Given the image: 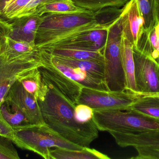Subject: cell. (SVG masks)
<instances>
[{"mask_svg":"<svg viewBox=\"0 0 159 159\" xmlns=\"http://www.w3.org/2000/svg\"><path fill=\"white\" fill-rule=\"evenodd\" d=\"M43 80L47 86V91L38 103L45 123L71 143L89 147L99 135V130L93 120L86 124L78 123L75 118V105L53 85Z\"/></svg>","mask_w":159,"mask_h":159,"instance_id":"cell-1","label":"cell"},{"mask_svg":"<svg viewBox=\"0 0 159 159\" xmlns=\"http://www.w3.org/2000/svg\"><path fill=\"white\" fill-rule=\"evenodd\" d=\"M109 27L98 23L94 12L46 14L41 16L35 44L37 49L49 46L86 32Z\"/></svg>","mask_w":159,"mask_h":159,"instance_id":"cell-2","label":"cell"},{"mask_svg":"<svg viewBox=\"0 0 159 159\" xmlns=\"http://www.w3.org/2000/svg\"><path fill=\"white\" fill-rule=\"evenodd\" d=\"M12 142L24 150H30L45 159H50L53 147L81 150L79 146L64 139L45 124L30 125L13 129Z\"/></svg>","mask_w":159,"mask_h":159,"instance_id":"cell-3","label":"cell"},{"mask_svg":"<svg viewBox=\"0 0 159 159\" xmlns=\"http://www.w3.org/2000/svg\"><path fill=\"white\" fill-rule=\"evenodd\" d=\"M93 119L101 131L142 132L159 129V119L132 110L93 111Z\"/></svg>","mask_w":159,"mask_h":159,"instance_id":"cell-4","label":"cell"},{"mask_svg":"<svg viewBox=\"0 0 159 159\" xmlns=\"http://www.w3.org/2000/svg\"><path fill=\"white\" fill-rule=\"evenodd\" d=\"M121 35L122 27L120 16L107 29V37L103 51L105 82L110 91L126 90L120 54Z\"/></svg>","mask_w":159,"mask_h":159,"instance_id":"cell-5","label":"cell"},{"mask_svg":"<svg viewBox=\"0 0 159 159\" xmlns=\"http://www.w3.org/2000/svg\"><path fill=\"white\" fill-rule=\"evenodd\" d=\"M141 96V93L129 91L99 90L83 87L80 91L77 105H86L93 111H127Z\"/></svg>","mask_w":159,"mask_h":159,"instance_id":"cell-6","label":"cell"},{"mask_svg":"<svg viewBox=\"0 0 159 159\" xmlns=\"http://www.w3.org/2000/svg\"><path fill=\"white\" fill-rule=\"evenodd\" d=\"M42 66L38 54L14 58L0 56V105L16 81Z\"/></svg>","mask_w":159,"mask_h":159,"instance_id":"cell-7","label":"cell"},{"mask_svg":"<svg viewBox=\"0 0 159 159\" xmlns=\"http://www.w3.org/2000/svg\"><path fill=\"white\" fill-rule=\"evenodd\" d=\"M134 74L138 92L159 93V64L156 60L134 49Z\"/></svg>","mask_w":159,"mask_h":159,"instance_id":"cell-8","label":"cell"},{"mask_svg":"<svg viewBox=\"0 0 159 159\" xmlns=\"http://www.w3.org/2000/svg\"><path fill=\"white\" fill-rule=\"evenodd\" d=\"M38 55L42 66L54 68L83 87L99 90L108 91L104 81L90 75L79 68L57 60L45 50L38 49Z\"/></svg>","mask_w":159,"mask_h":159,"instance_id":"cell-9","label":"cell"},{"mask_svg":"<svg viewBox=\"0 0 159 159\" xmlns=\"http://www.w3.org/2000/svg\"><path fill=\"white\" fill-rule=\"evenodd\" d=\"M5 100L21 111L31 125L45 124L38 101L24 88L18 80L10 88Z\"/></svg>","mask_w":159,"mask_h":159,"instance_id":"cell-10","label":"cell"},{"mask_svg":"<svg viewBox=\"0 0 159 159\" xmlns=\"http://www.w3.org/2000/svg\"><path fill=\"white\" fill-rule=\"evenodd\" d=\"M121 9L122 33L132 44L133 48H136L144 30V20L137 0H129Z\"/></svg>","mask_w":159,"mask_h":159,"instance_id":"cell-11","label":"cell"},{"mask_svg":"<svg viewBox=\"0 0 159 159\" xmlns=\"http://www.w3.org/2000/svg\"><path fill=\"white\" fill-rule=\"evenodd\" d=\"M107 34V29L94 30L83 33L69 40L44 47L76 49L103 53Z\"/></svg>","mask_w":159,"mask_h":159,"instance_id":"cell-12","label":"cell"},{"mask_svg":"<svg viewBox=\"0 0 159 159\" xmlns=\"http://www.w3.org/2000/svg\"><path fill=\"white\" fill-rule=\"evenodd\" d=\"M43 80L54 86L72 103L76 105L83 86L68 78L57 70L49 67L39 68Z\"/></svg>","mask_w":159,"mask_h":159,"instance_id":"cell-13","label":"cell"},{"mask_svg":"<svg viewBox=\"0 0 159 159\" xmlns=\"http://www.w3.org/2000/svg\"><path fill=\"white\" fill-rule=\"evenodd\" d=\"M116 143L122 147H147L159 148V129L142 132L110 131Z\"/></svg>","mask_w":159,"mask_h":159,"instance_id":"cell-14","label":"cell"},{"mask_svg":"<svg viewBox=\"0 0 159 159\" xmlns=\"http://www.w3.org/2000/svg\"><path fill=\"white\" fill-rule=\"evenodd\" d=\"M41 17L33 15L9 21L11 24V31L8 37L15 41L35 44V37L41 21Z\"/></svg>","mask_w":159,"mask_h":159,"instance_id":"cell-15","label":"cell"},{"mask_svg":"<svg viewBox=\"0 0 159 159\" xmlns=\"http://www.w3.org/2000/svg\"><path fill=\"white\" fill-rule=\"evenodd\" d=\"M120 54L122 67L125 75L126 90L139 93L136 87L134 74L135 65L133 45L122 33L120 44Z\"/></svg>","mask_w":159,"mask_h":159,"instance_id":"cell-16","label":"cell"},{"mask_svg":"<svg viewBox=\"0 0 159 159\" xmlns=\"http://www.w3.org/2000/svg\"><path fill=\"white\" fill-rule=\"evenodd\" d=\"M90 12L92 11L77 6L72 0H49L38 7L34 15L42 16L46 14H68Z\"/></svg>","mask_w":159,"mask_h":159,"instance_id":"cell-17","label":"cell"},{"mask_svg":"<svg viewBox=\"0 0 159 159\" xmlns=\"http://www.w3.org/2000/svg\"><path fill=\"white\" fill-rule=\"evenodd\" d=\"M18 81L37 101L43 99L46 94L48 87L43 80L39 68L34 69Z\"/></svg>","mask_w":159,"mask_h":159,"instance_id":"cell-18","label":"cell"},{"mask_svg":"<svg viewBox=\"0 0 159 159\" xmlns=\"http://www.w3.org/2000/svg\"><path fill=\"white\" fill-rule=\"evenodd\" d=\"M50 159H109L110 157L94 149L84 147L81 150L56 147L50 150Z\"/></svg>","mask_w":159,"mask_h":159,"instance_id":"cell-19","label":"cell"},{"mask_svg":"<svg viewBox=\"0 0 159 159\" xmlns=\"http://www.w3.org/2000/svg\"><path fill=\"white\" fill-rule=\"evenodd\" d=\"M56 59L70 66L79 68L89 74L105 82L104 61L91 60H76L53 56Z\"/></svg>","mask_w":159,"mask_h":159,"instance_id":"cell-20","label":"cell"},{"mask_svg":"<svg viewBox=\"0 0 159 159\" xmlns=\"http://www.w3.org/2000/svg\"><path fill=\"white\" fill-rule=\"evenodd\" d=\"M38 49H43L53 56L65 57L76 60H91L104 61L102 52L89 51L76 49L63 48L43 47Z\"/></svg>","mask_w":159,"mask_h":159,"instance_id":"cell-21","label":"cell"},{"mask_svg":"<svg viewBox=\"0 0 159 159\" xmlns=\"http://www.w3.org/2000/svg\"><path fill=\"white\" fill-rule=\"evenodd\" d=\"M144 20V30L151 32L159 20V0H137Z\"/></svg>","mask_w":159,"mask_h":159,"instance_id":"cell-22","label":"cell"},{"mask_svg":"<svg viewBox=\"0 0 159 159\" xmlns=\"http://www.w3.org/2000/svg\"><path fill=\"white\" fill-rule=\"evenodd\" d=\"M37 54L38 49L35 44L15 41L7 37L4 50L1 55L9 58H14L34 56Z\"/></svg>","mask_w":159,"mask_h":159,"instance_id":"cell-23","label":"cell"},{"mask_svg":"<svg viewBox=\"0 0 159 159\" xmlns=\"http://www.w3.org/2000/svg\"><path fill=\"white\" fill-rule=\"evenodd\" d=\"M129 110L159 119V97L142 94Z\"/></svg>","mask_w":159,"mask_h":159,"instance_id":"cell-24","label":"cell"},{"mask_svg":"<svg viewBox=\"0 0 159 159\" xmlns=\"http://www.w3.org/2000/svg\"><path fill=\"white\" fill-rule=\"evenodd\" d=\"M1 113L12 129L31 125L25 115L16 107L5 100L0 105Z\"/></svg>","mask_w":159,"mask_h":159,"instance_id":"cell-25","label":"cell"},{"mask_svg":"<svg viewBox=\"0 0 159 159\" xmlns=\"http://www.w3.org/2000/svg\"><path fill=\"white\" fill-rule=\"evenodd\" d=\"M32 0H0V16L7 21L23 16Z\"/></svg>","mask_w":159,"mask_h":159,"instance_id":"cell-26","label":"cell"},{"mask_svg":"<svg viewBox=\"0 0 159 159\" xmlns=\"http://www.w3.org/2000/svg\"><path fill=\"white\" fill-rule=\"evenodd\" d=\"M77 6L93 12L108 7H120L129 0H72Z\"/></svg>","mask_w":159,"mask_h":159,"instance_id":"cell-27","label":"cell"},{"mask_svg":"<svg viewBox=\"0 0 159 159\" xmlns=\"http://www.w3.org/2000/svg\"><path fill=\"white\" fill-rule=\"evenodd\" d=\"M115 7H108L94 12L95 19L101 25L110 26L121 14V8Z\"/></svg>","mask_w":159,"mask_h":159,"instance_id":"cell-28","label":"cell"},{"mask_svg":"<svg viewBox=\"0 0 159 159\" xmlns=\"http://www.w3.org/2000/svg\"><path fill=\"white\" fill-rule=\"evenodd\" d=\"M10 138L0 134V159H19L17 151Z\"/></svg>","mask_w":159,"mask_h":159,"instance_id":"cell-29","label":"cell"},{"mask_svg":"<svg viewBox=\"0 0 159 159\" xmlns=\"http://www.w3.org/2000/svg\"><path fill=\"white\" fill-rule=\"evenodd\" d=\"M93 111L86 105L77 104L75 107V120L80 124H86L93 120Z\"/></svg>","mask_w":159,"mask_h":159,"instance_id":"cell-30","label":"cell"},{"mask_svg":"<svg viewBox=\"0 0 159 159\" xmlns=\"http://www.w3.org/2000/svg\"><path fill=\"white\" fill-rule=\"evenodd\" d=\"M11 31L10 21L0 16V56L3 53L7 37Z\"/></svg>","mask_w":159,"mask_h":159,"instance_id":"cell-31","label":"cell"},{"mask_svg":"<svg viewBox=\"0 0 159 159\" xmlns=\"http://www.w3.org/2000/svg\"><path fill=\"white\" fill-rule=\"evenodd\" d=\"M137 151V156L133 157L134 159H159V148L147 147H134Z\"/></svg>","mask_w":159,"mask_h":159,"instance_id":"cell-32","label":"cell"},{"mask_svg":"<svg viewBox=\"0 0 159 159\" xmlns=\"http://www.w3.org/2000/svg\"><path fill=\"white\" fill-rule=\"evenodd\" d=\"M13 133L14 130L13 129L5 120L1 113L0 108V134L6 136L12 140Z\"/></svg>","mask_w":159,"mask_h":159,"instance_id":"cell-33","label":"cell"},{"mask_svg":"<svg viewBox=\"0 0 159 159\" xmlns=\"http://www.w3.org/2000/svg\"><path fill=\"white\" fill-rule=\"evenodd\" d=\"M48 1L49 0H32L25 9L23 16L34 15L38 7Z\"/></svg>","mask_w":159,"mask_h":159,"instance_id":"cell-34","label":"cell"},{"mask_svg":"<svg viewBox=\"0 0 159 159\" xmlns=\"http://www.w3.org/2000/svg\"><path fill=\"white\" fill-rule=\"evenodd\" d=\"M155 30L158 38H159V23H158L155 27Z\"/></svg>","mask_w":159,"mask_h":159,"instance_id":"cell-35","label":"cell"},{"mask_svg":"<svg viewBox=\"0 0 159 159\" xmlns=\"http://www.w3.org/2000/svg\"><path fill=\"white\" fill-rule=\"evenodd\" d=\"M146 95H153V96H159V93H157V94H146Z\"/></svg>","mask_w":159,"mask_h":159,"instance_id":"cell-36","label":"cell"},{"mask_svg":"<svg viewBox=\"0 0 159 159\" xmlns=\"http://www.w3.org/2000/svg\"><path fill=\"white\" fill-rule=\"evenodd\" d=\"M156 60V61L157 62V63H158V64H159V58H158Z\"/></svg>","mask_w":159,"mask_h":159,"instance_id":"cell-37","label":"cell"},{"mask_svg":"<svg viewBox=\"0 0 159 159\" xmlns=\"http://www.w3.org/2000/svg\"><path fill=\"white\" fill-rule=\"evenodd\" d=\"M159 23V21H158V23ZM157 23V24H158Z\"/></svg>","mask_w":159,"mask_h":159,"instance_id":"cell-38","label":"cell"}]
</instances>
